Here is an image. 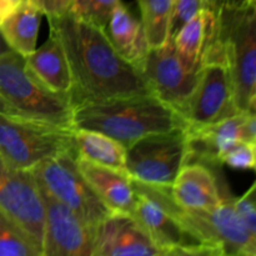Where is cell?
<instances>
[{
	"instance_id": "6da1fadb",
	"label": "cell",
	"mask_w": 256,
	"mask_h": 256,
	"mask_svg": "<svg viewBox=\"0 0 256 256\" xmlns=\"http://www.w3.org/2000/svg\"><path fill=\"white\" fill-rule=\"evenodd\" d=\"M48 20L69 64L72 106L89 100L152 94L142 72L118 54L104 30L69 12Z\"/></svg>"
},
{
	"instance_id": "7a4b0ae2",
	"label": "cell",
	"mask_w": 256,
	"mask_h": 256,
	"mask_svg": "<svg viewBox=\"0 0 256 256\" xmlns=\"http://www.w3.org/2000/svg\"><path fill=\"white\" fill-rule=\"evenodd\" d=\"M72 122V129L102 132L125 148L148 135L186 126L184 118L154 94L78 102Z\"/></svg>"
},
{
	"instance_id": "3957f363",
	"label": "cell",
	"mask_w": 256,
	"mask_h": 256,
	"mask_svg": "<svg viewBox=\"0 0 256 256\" xmlns=\"http://www.w3.org/2000/svg\"><path fill=\"white\" fill-rule=\"evenodd\" d=\"M216 32L229 68L239 112L256 109V5L222 8L216 14Z\"/></svg>"
},
{
	"instance_id": "277c9868",
	"label": "cell",
	"mask_w": 256,
	"mask_h": 256,
	"mask_svg": "<svg viewBox=\"0 0 256 256\" xmlns=\"http://www.w3.org/2000/svg\"><path fill=\"white\" fill-rule=\"evenodd\" d=\"M0 96L20 116L72 128L69 96L40 84L26 69L25 58L14 50L0 54Z\"/></svg>"
},
{
	"instance_id": "5b68a950",
	"label": "cell",
	"mask_w": 256,
	"mask_h": 256,
	"mask_svg": "<svg viewBox=\"0 0 256 256\" xmlns=\"http://www.w3.org/2000/svg\"><path fill=\"white\" fill-rule=\"evenodd\" d=\"M64 152H76L72 128L0 114V156L10 165L32 170Z\"/></svg>"
},
{
	"instance_id": "8992f818",
	"label": "cell",
	"mask_w": 256,
	"mask_h": 256,
	"mask_svg": "<svg viewBox=\"0 0 256 256\" xmlns=\"http://www.w3.org/2000/svg\"><path fill=\"white\" fill-rule=\"evenodd\" d=\"M76 152H64L40 162L30 172L38 185L95 229L112 214L80 172Z\"/></svg>"
},
{
	"instance_id": "52a82bcc",
	"label": "cell",
	"mask_w": 256,
	"mask_h": 256,
	"mask_svg": "<svg viewBox=\"0 0 256 256\" xmlns=\"http://www.w3.org/2000/svg\"><path fill=\"white\" fill-rule=\"evenodd\" d=\"M229 68L222 42L215 40L202 60L196 84L182 116L186 125H205L238 114Z\"/></svg>"
},
{
	"instance_id": "ba28073f",
	"label": "cell",
	"mask_w": 256,
	"mask_h": 256,
	"mask_svg": "<svg viewBox=\"0 0 256 256\" xmlns=\"http://www.w3.org/2000/svg\"><path fill=\"white\" fill-rule=\"evenodd\" d=\"M188 149L185 128L148 135L126 148V172L144 184L172 186L188 164Z\"/></svg>"
},
{
	"instance_id": "9c48e42d",
	"label": "cell",
	"mask_w": 256,
	"mask_h": 256,
	"mask_svg": "<svg viewBox=\"0 0 256 256\" xmlns=\"http://www.w3.org/2000/svg\"><path fill=\"white\" fill-rule=\"evenodd\" d=\"M0 210L19 225L42 252L44 205L34 175L0 156Z\"/></svg>"
},
{
	"instance_id": "30bf717a",
	"label": "cell",
	"mask_w": 256,
	"mask_h": 256,
	"mask_svg": "<svg viewBox=\"0 0 256 256\" xmlns=\"http://www.w3.org/2000/svg\"><path fill=\"white\" fill-rule=\"evenodd\" d=\"M199 69L185 65L169 38L162 46L149 50L142 74L152 94L182 115L196 84Z\"/></svg>"
},
{
	"instance_id": "8fae6325",
	"label": "cell",
	"mask_w": 256,
	"mask_h": 256,
	"mask_svg": "<svg viewBox=\"0 0 256 256\" xmlns=\"http://www.w3.org/2000/svg\"><path fill=\"white\" fill-rule=\"evenodd\" d=\"M134 186V184H132ZM135 204L132 216L144 228L152 242L166 255H212L206 245L192 238L182 225L156 200L134 186Z\"/></svg>"
},
{
	"instance_id": "7c38bea8",
	"label": "cell",
	"mask_w": 256,
	"mask_h": 256,
	"mask_svg": "<svg viewBox=\"0 0 256 256\" xmlns=\"http://www.w3.org/2000/svg\"><path fill=\"white\" fill-rule=\"evenodd\" d=\"M39 190L44 205L42 256H92L94 229L49 192Z\"/></svg>"
},
{
	"instance_id": "4fadbf2b",
	"label": "cell",
	"mask_w": 256,
	"mask_h": 256,
	"mask_svg": "<svg viewBox=\"0 0 256 256\" xmlns=\"http://www.w3.org/2000/svg\"><path fill=\"white\" fill-rule=\"evenodd\" d=\"M92 256H162L130 214L112 212L95 226Z\"/></svg>"
},
{
	"instance_id": "5bb4252c",
	"label": "cell",
	"mask_w": 256,
	"mask_h": 256,
	"mask_svg": "<svg viewBox=\"0 0 256 256\" xmlns=\"http://www.w3.org/2000/svg\"><path fill=\"white\" fill-rule=\"evenodd\" d=\"M225 182H218L216 169L200 162L184 165L169 188L172 200L190 210H212L222 198Z\"/></svg>"
},
{
	"instance_id": "9a60e30c",
	"label": "cell",
	"mask_w": 256,
	"mask_h": 256,
	"mask_svg": "<svg viewBox=\"0 0 256 256\" xmlns=\"http://www.w3.org/2000/svg\"><path fill=\"white\" fill-rule=\"evenodd\" d=\"M76 164L95 194L112 212L132 215L135 190L128 172L95 164L80 156L76 158Z\"/></svg>"
},
{
	"instance_id": "2e32d148",
	"label": "cell",
	"mask_w": 256,
	"mask_h": 256,
	"mask_svg": "<svg viewBox=\"0 0 256 256\" xmlns=\"http://www.w3.org/2000/svg\"><path fill=\"white\" fill-rule=\"evenodd\" d=\"M102 30L118 54L142 72L150 48L142 22L122 2L112 10L109 22Z\"/></svg>"
},
{
	"instance_id": "e0dca14e",
	"label": "cell",
	"mask_w": 256,
	"mask_h": 256,
	"mask_svg": "<svg viewBox=\"0 0 256 256\" xmlns=\"http://www.w3.org/2000/svg\"><path fill=\"white\" fill-rule=\"evenodd\" d=\"M25 65L48 90L69 96L72 88L69 64L59 39L52 32L42 46L25 56Z\"/></svg>"
},
{
	"instance_id": "ac0fdd59",
	"label": "cell",
	"mask_w": 256,
	"mask_h": 256,
	"mask_svg": "<svg viewBox=\"0 0 256 256\" xmlns=\"http://www.w3.org/2000/svg\"><path fill=\"white\" fill-rule=\"evenodd\" d=\"M216 30V14L209 8L200 10L176 32L172 42L180 59L190 69H199L202 56Z\"/></svg>"
},
{
	"instance_id": "d6986e66",
	"label": "cell",
	"mask_w": 256,
	"mask_h": 256,
	"mask_svg": "<svg viewBox=\"0 0 256 256\" xmlns=\"http://www.w3.org/2000/svg\"><path fill=\"white\" fill-rule=\"evenodd\" d=\"M42 12L32 2H22L0 22V32L12 50L28 56L36 49Z\"/></svg>"
},
{
	"instance_id": "ffe728a7",
	"label": "cell",
	"mask_w": 256,
	"mask_h": 256,
	"mask_svg": "<svg viewBox=\"0 0 256 256\" xmlns=\"http://www.w3.org/2000/svg\"><path fill=\"white\" fill-rule=\"evenodd\" d=\"M74 142L78 156L126 172V148L112 138L94 130L74 129Z\"/></svg>"
},
{
	"instance_id": "44dd1931",
	"label": "cell",
	"mask_w": 256,
	"mask_h": 256,
	"mask_svg": "<svg viewBox=\"0 0 256 256\" xmlns=\"http://www.w3.org/2000/svg\"><path fill=\"white\" fill-rule=\"evenodd\" d=\"M142 24L150 49L162 46L169 39V25L174 0H138Z\"/></svg>"
},
{
	"instance_id": "7402d4cb",
	"label": "cell",
	"mask_w": 256,
	"mask_h": 256,
	"mask_svg": "<svg viewBox=\"0 0 256 256\" xmlns=\"http://www.w3.org/2000/svg\"><path fill=\"white\" fill-rule=\"evenodd\" d=\"M0 256H42L32 238L0 210Z\"/></svg>"
},
{
	"instance_id": "603a6c76",
	"label": "cell",
	"mask_w": 256,
	"mask_h": 256,
	"mask_svg": "<svg viewBox=\"0 0 256 256\" xmlns=\"http://www.w3.org/2000/svg\"><path fill=\"white\" fill-rule=\"evenodd\" d=\"M119 2L122 0H72L68 12L82 22L104 29Z\"/></svg>"
},
{
	"instance_id": "cb8c5ba5",
	"label": "cell",
	"mask_w": 256,
	"mask_h": 256,
	"mask_svg": "<svg viewBox=\"0 0 256 256\" xmlns=\"http://www.w3.org/2000/svg\"><path fill=\"white\" fill-rule=\"evenodd\" d=\"M256 142H238L222 158V164L240 170H255Z\"/></svg>"
},
{
	"instance_id": "d4e9b609",
	"label": "cell",
	"mask_w": 256,
	"mask_h": 256,
	"mask_svg": "<svg viewBox=\"0 0 256 256\" xmlns=\"http://www.w3.org/2000/svg\"><path fill=\"white\" fill-rule=\"evenodd\" d=\"M204 8H208L206 0H174L169 25V38L172 39L182 25L186 24Z\"/></svg>"
},
{
	"instance_id": "484cf974",
	"label": "cell",
	"mask_w": 256,
	"mask_h": 256,
	"mask_svg": "<svg viewBox=\"0 0 256 256\" xmlns=\"http://www.w3.org/2000/svg\"><path fill=\"white\" fill-rule=\"evenodd\" d=\"M256 184L250 186V189L244 195L234 198V209L238 216L246 226L252 234L256 235Z\"/></svg>"
},
{
	"instance_id": "4316f807",
	"label": "cell",
	"mask_w": 256,
	"mask_h": 256,
	"mask_svg": "<svg viewBox=\"0 0 256 256\" xmlns=\"http://www.w3.org/2000/svg\"><path fill=\"white\" fill-rule=\"evenodd\" d=\"M32 2L39 8L42 15L52 19L65 14L69 10L72 0H32Z\"/></svg>"
},
{
	"instance_id": "83f0119b",
	"label": "cell",
	"mask_w": 256,
	"mask_h": 256,
	"mask_svg": "<svg viewBox=\"0 0 256 256\" xmlns=\"http://www.w3.org/2000/svg\"><path fill=\"white\" fill-rule=\"evenodd\" d=\"M240 139L242 142H256V112H246L240 128Z\"/></svg>"
},
{
	"instance_id": "f1b7e54d",
	"label": "cell",
	"mask_w": 256,
	"mask_h": 256,
	"mask_svg": "<svg viewBox=\"0 0 256 256\" xmlns=\"http://www.w3.org/2000/svg\"><path fill=\"white\" fill-rule=\"evenodd\" d=\"M22 0H0V22L6 18Z\"/></svg>"
},
{
	"instance_id": "f546056e",
	"label": "cell",
	"mask_w": 256,
	"mask_h": 256,
	"mask_svg": "<svg viewBox=\"0 0 256 256\" xmlns=\"http://www.w3.org/2000/svg\"><path fill=\"white\" fill-rule=\"evenodd\" d=\"M256 5V0H224L222 8H229V9H244V8L254 6Z\"/></svg>"
},
{
	"instance_id": "4dcf8cb0",
	"label": "cell",
	"mask_w": 256,
	"mask_h": 256,
	"mask_svg": "<svg viewBox=\"0 0 256 256\" xmlns=\"http://www.w3.org/2000/svg\"><path fill=\"white\" fill-rule=\"evenodd\" d=\"M208 8L212 9L215 14L220 12L222 9V5H224V0H206Z\"/></svg>"
},
{
	"instance_id": "1f68e13d",
	"label": "cell",
	"mask_w": 256,
	"mask_h": 256,
	"mask_svg": "<svg viewBox=\"0 0 256 256\" xmlns=\"http://www.w3.org/2000/svg\"><path fill=\"white\" fill-rule=\"evenodd\" d=\"M0 114H10V115H16L14 110L9 106L6 102L0 96Z\"/></svg>"
},
{
	"instance_id": "d6a6232c",
	"label": "cell",
	"mask_w": 256,
	"mask_h": 256,
	"mask_svg": "<svg viewBox=\"0 0 256 256\" xmlns=\"http://www.w3.org/2000/svg\"><path fill=\"white\" fill-rule=\"evenodd\" d=\"M9 50H12V49H10V48L8 46V44H6V42H5L4 38H2V32H0V54H2V52H9Z\"/></svg>"
},
{
	"instance_id": "836d02e7",
	"label": "cell",
	"mask_w": 256,
	"mask_h": 256,
	"mask_svg": "<svg viewBox=\"0 0 256 256\" xmlns=\"http://www.w3.org/2000/svg\"><path fill=\"white\" fill-rule=\"evenodd\" d=\"M22 2H32V0H22Z\"/></svg>"
}]
</instances>
